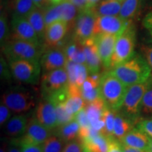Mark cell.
I'll return each mask as SVG.
<instances>
[{"label": "cell", "mask_w": 152, "mask_h": 152, "mask_svg": "<svg viewBox=\"0 0 152 152\" xmlns=\"http://www.w3.org/2000/svg\"><path fill=\"white\" fill-rule=\"evenodd\" d=\"M110 71L127 87L152 78V71L145 58L137 53L130 59Z\"/></svg>", "instance_id": "1"}, {"label": "cell", "mask_w": 152, "mask_h": 152, "mask_svg": "<svg viewBox=\"0 0 152 152\" xmlns=\"http://www.w3.org/2000/svg\"><path fill=\"white\" fill-rule=\"evenodd\" d=\"M99 87L102 97L108 107L113 111H119L128 87L109 70L102 74Z\"/></svg>", "instance_id": "2"}, {"label": "cell", "mask_w": 152, "mask_h": 152, "mask_svg": "<svg viewBox=\"0 0 152 152\" xmlns=\"http://www.w3.org/2000/svg\"><path fill=\"white\" fill-rule=\"evenodd\" d=\"M5 58L8 61L12 60H30L40 61L44 47L30 42L9 37L1 46Z\"/></svg>", "instance_id": "3"}, {"label": "cell", "mask_w": 152, "mask_h": 152, "mask_svg": "<svg viewBox=\"0 0 152 152\" xmlns=\"http://www.w3.org/2000/svg\"><path fill=\"white\" fill-rule=\"evenodd\" d=\"M152 78L147 82L132 85L127 87L124 101L119 111L130 119L135 125L141 120L140 110L144 95L151 86Z\"/></svg>", "instance_id": "4"}, {"label": "cell", "mask_w": 152, "mask_h": 152, "mask_svg": "<svg viewBox=\"0 0 152 152\" xmlns=\"http://www.w3.org/2000/svg\"><path fill=\"white\" fill-rule=\"evenodd\" d=\"M1 103L5 104L14 114H23L36 107L35 94L23 87H14L4 93Z\"/></svg>", "instance_id": "5"}, {"label": "cell", "mask_w": 152, "mask_h": 152, "mask_svg": "<svg viewBox=\"0 0 152 152\" xmlns=\"http://www.w3.org/2000/svg\"><path fill=\"white\" fill-rule=\"evenodd\" d=\"M135 28L130 23L117 38L111 57L110 69H113L120 64L127 61L134 56L135 54Z\"/></svg>", "instance_id": "6"}, {"label": "cell", "mask_w": 152, "mask_h": 152, "mask_svg": "<svg viewBox=\"0 0 152 152\" xmlns=\"http://www.w3.org/2000/svg\"><path fill=\"white\" fill-rule=\"evenodd\" d=\"M8 62L13 77L16 80L30 85H35L39 82L42 70L39 61L12 60Z\"/></svg>", "instance_id": "7"}, {"label": "cell", "mask_w": 152, "mask_h": 152, "mask_svg": "<svg viewBox=\"0 0 152 152\" xmlns=\"http://www.w3.org/2000/svg\"><path fill=\"white\" fill-rule=\"evenodd\" d=\"M68 86V76L66 68L44 73L42 75L40 90L42 99H49Z\"/></svg>", "instance_id": "8"}, {"label": "cell", "mask_w": 152, "mask_h": 152, "mask_svg": "<svg viewBox=\"0 0 152 152\" xmlns=\"http://www.w3.org/2000/svg\"><path fill=\"white\" fill-rule=\"evenodd\" d=\"M96 17L94 8L79 11L74 25L73 39L83 44L87 39L94 37Z\"/></svg>", "instance_id": "9"}, {"label": "cell", "mask_w": 152, "mask_h": 152, "mask_svg": "<svg viewBox=\"0 0 152 152\" xmlns=\"http://www.w3.org/2000/svg\"><path fill=\"white\" fill-rule=\"evenodd\" d=\"M77 9L68 0H64L58 4L54 5L43 10L47 26L58 20L66 21L70 26L75 25Z\"/></svg>", "instance_id": "10"}, {"label": "cell", "mask_w": 152, "mask_h": 152, "mask_svg": "<svg viewBox=\"0 0 152 152\" xmlns=\"http://www.w3.org/2000/svg\"><path fill=\"white\" fill-rule=\"evenodd\" d=\"M132 23L119 16H99L95 21L94 35L99 34H109L119 36L128 26Z\"/></svg>", "instance_id": "11"}, {"label": "cell", "mask_w": 152, "mask_h": 152, "mask_svg": "<svg viewBox=\"0 0 152 152\" xmlns=\"http://www.w3.org/2000/svg\"><path fill=\"white\" fill-rule=\"evenodd\" d=\"M11 33L9 37L30 42L39 47H42L41 40L26 17L13 16L11 22Z\"/></svg>", "instance_id": "12"}, {"label": "cell", "mask_w": 152, "mask_h": 152, "mask_svg": "<svg viewBox=\"0 0 152 152\" xmlns=\"http://www.w3.org/2000/svg\"><path fill=\"white\" fill-rule=\"evenodd\" d=\"M53 134L52 130L39 123L35 117L30 118L26 132L19 138L21 145L41 146L49 137Z\"/></svg>", "instance_id": "13"}, {"label": "cell", "mask_w": 152, "mask_h": 152, "mask_svg": "<svg viewBox=\"0 0 152 152\" xmlns=\"http://www.w3.org/2000/svg\"><path fill=\"white\" fill-rule=\"evenodd\" d=\"M34 117L39 123L49 130H54L58 127L56 109L50 100L43 99L36 106Z\"/></svg>", "instance_id": "14"}, {"label": "cell", "mask_w": 152, "mask_h": 152, "mask_svg": "<svg viewBox=\"0 0 152 152\" xmlns=\"http://www.w3.org/2000/svg\"><path fill=\"white\" fill-rule=\"evenodd\" d=\"M39 62L44 73L65 68L68 59L64 49L61 47H59L45 50Z\"/></svg>", "instance_id": "15"}, {"label": "cell", "mask_w": 152, "mask_h": 152, "mask_svg": "<svg viewBox=\"0 0 152 152\" xmlns=\"http://www.w3.org/2000/svg\"><path fill=\"white\" fill-rule=\"evenodd\" d=\"M69 29V25L64 20H58L47 26L44 41L45 48L47 49L59 47V44Z\"/></svg>", "instance_id": "16"}, {"label": "cell", "mask_w": 152, "mask_h": 152, "mask_svg": "<svg viewBox=\"0 0 152 152\" xmlns=\"http://www.w3.org/2000/svg\"><path fill=\"white\" fill-rule=\"evenodd\" d=\"M118 37V36L109 34H99L95 36V41L102 65L106 69L110 70L111 57Z\"/></svg>", "instance_id": "17"}, {"label": "cell", "mask_w": 152, "mask_h": 152, "mask_svg": "<svg viewBox=\"0 0 152 152\" xmlns=\"http://www.w3.org/2000/svg\"><path fill=\"white\" fill-rule=\"evenodd\" d=\"M106 106L104 100L102 97H99L87 104L85 108L92 127L101 134L104 130L103 113Z\"/></svg>", "instance_id": "18"}, {"label": "cell", "mask_w": 152, "mask_h": 152, "mask_svg": "<svg viewBox=\"0 0 152 152\" xmlns=\"http://www.w3.org/2000/svg\"><path fill=\"white\" fill-rule=\"evenodd\" d=\"M83 45L86 58V66L89 73L90 74L99 73L102 66H103V65L98 52L97 46L95 41V36L85 41L83 43Z\"/></svg>", "instance_id": "19"}, {"label": "cell", "mask_w": 152, "mask_h": 152, "mask_svg": "<svg viewBox=\"0 0 152 152\" xmlns=\"http://www.w3.org/2000/svg\"><path fill=\"white\" fill-rule=\"evenodd\" d=\"M29 119L25 114H15L5 124L6 135L11 139L20 138L27 129Z\"/></svg>", "instance_id": "20"}, {"label": "cell", "mask_w": 152, "mask_h": 152, "mask_svg": "<svg viewBox=\"0 0 152 152\" xmlns=\"http://www.w3.org/2000/svg\"><path fill=\"white\" fill-rule=\"evenodd\" d=\"M151 139L145 133L134 127L123 139L121 143L128 147L147 151Z\"/></svg>", "instance_id": "21"}, {"label": "cell", "mask_w": 152, "mask_h": 152, "mask_svg": "<svg viewBox=\"0 0 152 152\" xmlns=\"http://www.w3.org/2000/svg\"><path fill=\"white\" fill-rule=\"evenodd\" d=\"M68 93L69 95L66 102V108L68 113L75 117L79 111L85 109L86 102L82 96L80 87L68 85Z\"/></svg>", "instance_id": "22"}, {"label": "cell", "mask_w": 152, "mask_h": 152, "mask_svg": "<svg viewBox=\"0 0 152 152\" xmlns=\"http://www.w3.org/2000/svg\"><path fill=\"white\" fill-rule=\"evenodd\" d=\"M66 69L68 76V85H76L79 87H81L90 74L85 64L73 61H68Z\"/></svg>", "instance_id": "23"}, {"label": "cell", "mask_w": 152, "mask_h": 152, "mask_svg": "<svg viewBox=\"0 0 152 152\" xmlns=\"http://www.w3.org/2000/svg\"><path fill=\"white\" fill-rule=\"evenodd\" d=\"M61 47L65 52L68 61H73L77 64L86 65V58L83 45L81 42L73 38L72 40L68 42L66 45H62Z\"/></svg>", "instance_id": "24"}, {"label": "cell", "mask_w": 152, "mask_h": 152, "mask_svg": "<svg viewBox=\"0 0 152 152\" xmlns=\"http://www.w3.org/2000/svg\"><path fill=\"white\" fill-rule=\"evenodd\" d=\"M135 127V123L123 115L119 111H116L114 121L113 138L121 142L131 130Z\"/></svg>", "instance_id": "25"}, {"label": "cell", "mask_w": 152, "mask_h": 152, "mask_svg": "<svg viewBox=\"0 0 152 152\" xmlns=\"http://www.w3.org/2000/svg\"><path fill=\"white\" fill-rule=\"evenodd\" d=\"M7 9L13 16L26 17L36 8L33 0H7Z\"/></svg>", "instance_id": "26"}, {"label": "cell", "mask_w": 152, "mask_h": 152, "mask_svg": "<svg viewBox=\"0 0 152 152\" xmlns=\"http://www.w3.org/2000/svg\"><path fill=\"white\" fill-rule=\"evenodd\" d=\"M80 125L75 119L66 124L59 125L54 130V133L66 143L78 137Z\"/></svg>", "instance_id": "27"}, {"label": "cell", "mask_w": 152, "mask_h": 152, "mask_svg": "<svg viewBox=\"0 0 152 152\" xmlns=\"http://www.w3.org/2000/svg\"><path fill=\"white\" fill-rule=\"evenodd\" d=\"M26 18L28 19V21L33 26L38 37L42 41V39H44V37H45V30L47 28L43 10H41L36 7Z\"/></svg>", "instance_id": "28"}, {"label": "cell", "mask_w": 152, "mask_h": 152, "mask_svg": "<svg viewBox=\"0 0 152 152\" xmlns=\"http://www.w3.org/2000/svg\"><path fill=\"white\" fill-rule=\"evenodd\" d=\"M123 1L119 0H102L94 8V10L99 16H119Z\"/></svg>", "instance_id": "29"}, {"label": "cell", "mask_w": 152, "mask_h": 152, "mask_svg": "<svg viewBox=\"0 0 152 152\" xmlns=\"http://www.w3.org/2000/svg\"><path fill=\"white\" fill-rule=\"evenodd\" d=\"M84 144L90 152H107L109 140L101 133H97L85 140Z\"/></svg>", "instance_id": "30"}, {"label": "cell", "mask_w": 152, "mask_h": 152, "mask_svg": "<svg viewBox=\"0 0 152 152\" xmlns=\"http://www.w3.org/2000/svg\"><path fill=\"white\" fill-rule=\"evenodd\" d=\"M142 0H123L119 16L126 20H131L137 16Z\"/></svg>", "instance_id": "31"}, {"label": "cell", "mask_w": 152, "mask_h": 152, "mask_svg": "<svg viewBox=\"0 0 152 152\" xmlns=\"http://www.w3.org/2000/svg\"><path fill=\"white\" fill-rule=\"evenodd\" d=\"M116 111H113L106 106L103 113V121L104 123V130L102 134L106 137L107 138L113 137V128L114 121Z\"/></svg>", "instance_id": "32"}, {"label": "cell", "mask_w": 152, "mask_h": 152, "mask_svg": "<svg viewBox=\"0 0 152 152\" xmlns=\"http://www.w3.org/2000/svg\"><path fill=\"white\" fill-rule=\"evenodd\" d=\"M65 144L66 142L53 132V134L45 140L41 147L43 152H62Z\"/></svg>", "instance_id": "33"}, {"label": "cell", "mask_w": 152, "mask_h": 152, "mask_svg": "<svg viewBox=\"0 0 152 152\" xmlns=\"http://www.w3.org/2000/svg\"><path fill=\"white\" fill-rule=\"evenodd\" d=\"M141 119L152 118V85L144 95L140 110Z\"/></svg>", "instance_id": "34"}, {"label": "cell", "mask_w": 152, "mask_h": 152, "mask_svg": "<svg viewBox=\"0 0 152 152\" xmlns=\"http://www.w3.org/2000/svg\"><path fill=\"white\" fill-rule=\"evenodd\" d=\"M56 109L57 121H58V126L66 124L72 120L75 119V117L70 115L68 113L66 108V102H58L54 104Z\"/></svg>", "instance_id": "35"}, {"label": "cell", "mask_w": 152, "mask_h": 152, "mask_svg": "<svg viewBox=\"0 0 152 152\" xmlns=\"http://www.w3.org/2000/svg\"><path fill=\"white\" fill-rule=\"evenodd\" d=\"M9 28L8 23V17L5 11H1L0 16V42L1 46L4 45L9 37Z\"/></svg>", "instance_id": "36"}, {"label": "cell", "mask_w": 152, "mask_h": 152, "mask_svg": "<svg viewBox=\"0 0 152 152\" xmlns=\"http://www.w3.org/2000/svg\"><path fill=\"white\" fill-rule=\"evenodd\" d=\"M84 147V142L77 137L66 143L62 152H83Z\"/></svg>", "instance_id": "37"}, {"label": "cell", "mask_w": 152, "mask_h": 152, "mask_svg": "<svg viewBox=\"0 0 152 152\" xmlns=\"http://www.w3.org/2000/svg\"><path fill=\"white\" fill-rule=\"evenodd\" d=\"M0 75L2 80L7 82L11 81L13 77L8 61L6 59L4 56H2L0 58Z\"/></svg>", "instance_id": "38"}, {"label": "cell", "mask_w": 152, "mask_h": 152, "mask_svg": "<svg viewBox=\"0 0 152 152\" xmlns=\"http://www.w3.org/2000/svg\"><path fill=\"white\" fill-rule=\"evenodd\" d=\"M135 127L152 140V118L141 119L137 123Z\"/></svg>", "instance_id": "39"}, {"label": "cell", "mask_w": 152, "mask_h": 152, "mask_svg": "<svg viewBox=\"0 0 152 152\" xmlns=\"http://www.w3.org/2000/svg\"><path fill=\"white\" fill-rule=\"evenodd\" d=\"M12 117V111L5 104L1 102L0 105V125L1 126L5 125Z\"/></svg>", "instance_id": "40"}, {"label": "cell", "mask_w": 152, "mask_h": 152, "mask_svg": "<svg viewBox=\"0 0 152 152\" xmlns=\"http://www.w3.org/2000/svg\"><path fill=\"white\" fill-rule=\"evenodd\" d=\"M109 146L107 152H123V144L113 137L108 138Z\"/></svg>", "instance_id": "41"}, {"label": "cell", "mask_w": 152, "mask_h": 152, "mask_svg": "<svg viewBox=\"0 0 152 152\" xmlns=\"http://www.w3.org/2000/svg\"><path fill=\"white\" fill-rule=\"evenodd\" d=\"M141 51L142 54H143V56L145 58L146 61H147L152 71V45H142Z\"/></svg>", "instance_id": "42"}, {"label": "cell", "mask_w": 152, "mask_h": 152, "mask_svg": "<svg viewBox=\"0 0 152 152\" xmlns=\"http://www.w3.org/2000/svg\"><path fill=\"white\" fill-rule=\"evenodd\" d=\"M7 152H22V145L19 138L11 139L9 142Z\"/></svg>", "instance_id": "43"}, {"label": "cell", "mask_w": 152, "mask_h": 152, "mask_svg": "<svg viewBox=\"0 0 152 152\" xmlns=\"http://www.w3.org/2000/svg\"><path fill=\"white\" fill-rule=\"evenodd\" d=\"M144 28L147 29L152 37V11L148 13L143 20Z\"/></svg>", "instance_id": "44"}, {"label": "cell", "mask_w": 152, "mask_h": 152, "mask_svg": "<svg viewBox=\"0 0 152 152\" xmlns=\"http://www.w3.org/2000/svg\"><path fill=\"white\" fill-rule=\"evenodd\" d=\"M35 7L41 10H45L52 5L50 0H33Z\"/></svg>", "instance_id": "45"}, {"label": "cell", "mask_w": 152, "mask_h": 152, "mask_svg": "<svg viewBox=\"0 0 152 152\" xmlns=\"http://www.w3.org/2000/svg\"><path fill=\"white\" fill-rule=\"evenodd\" d=\"M75 6L79 11L85 10L87 9V0H68Z\"/></svg>", "instance_id": "46"}, {"label": "cell", "mask_w": 152, "mask_h": 152, "mask_svg": "<svg viewBox=\"0 0 152 152\" xmlns=\"http://www.w3.org/2000/svg\"><path fill=\"white\" fill-rule=\"evenodd\" d=\"M22 152H43L39 145H22Z\"/></svg>", "instance_id": "47"}, {"label": "cell", "mask_w": 152, "mask_h": 152, "mask_svg": "<svg viewBox=\"0 0 152 152\" xmlns=\"http://www.w3.org/2000/svg\"><path fill=\"white\" fill-rule=\"evenodd\" d=\"M123 152H147L144 150L136 149V148H132L128 147V146L123 145Z\"/></svg>", "instance_id": "48"}, {"label": "cell", "mask_w": 152, "mask_h": 152, "mask_svg": "<svg viewBox=\"0 0 152 152\" xmlns=\"http://www.w3.org/2000/svg\"><path fill=\"white\" fill-rule=\"evenodd\" d=\"M99 0H87V9H93L99 4Z\"/></svg>", "instance_id": "49"}, {"label": "cell", "mask_w": 152, "mask_h": 152, "mask_svg": "<svg viewBox=\"0 0 152 152\" xmlns=\"http://www.w3.org/2000/svg\"><path fill=\"white\" fill-rule=\"evenodd\" d=\"M8 146H9V142H7L5 139L1 140V149H0V152H7V151H8Z\"/></svg>", "instance_id": "50"}, {"label": "cell", "mask_w": 152, "mask_h": 152, "mask_svg": "<svg viewBox=\"0 0 152 152\" xmlns=\"http://www.w3.org/2000/svg\"><path fill=\"white\" fill-rule=\"evenodd\" d=\"M51 2H52V4L56 5V4H58L61 3L62 1H64V0H50Z\"/></svg>", "instance_id": "51"}, {"label": "cell", "mask_w": 152, "mask_h": 152, "mask_svg": "<svg viewBox=\"0 0 152 152\" xmlns=\"http://www.w3.org/2000/svg\"><path fill=\"white\" fill-rule=\"evenodd\" d=\"M146 151H147V152H152V140H151V142H150L149 147H148V149Z\"/></svg>", "instance_id": "52"}, {"label": "cell", "mask_w": 152, "mask_h": 152, "mask_svg": "<svg viewBox=\"0 0 152 152\" xmlns=\"http://www.w3.org/2000/svg\"><path fill=\"white\" fill-rule=\"evenodd\" d=\"M83 152H90V151H89V150L87 149V148L85 147H84V149H83Z\"/></svg>", "instance_id": "53"}, {"label": "cell", "mask_w": 152, "mask_h": 152, "mask_svg": "<svg viewBox=\"0 0 152 152\" xmlns=\"http://www.w3.org/2000/svg\"><path fill=\"white\" fill-rule=\"evenodd\" d=\"M119 1H123V0H119Z\"/></svg>", "instance_id": "54"}, {"label": "cell", "mask_w": 152, "mask_h": 152, "mask_svg": "<svg viewBox=\"0 0 152 152\" xmlns=\"http://www.w3.org/2000/svg\"></svg>", "instance_id": "55"}]
</instances>
